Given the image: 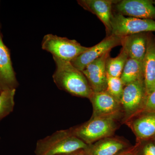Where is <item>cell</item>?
<instances>
[{"label": "cell", "instance_id": "obj_1", "mask_svg": "<svg viewBox=\"0 0 155 155\" xmlns=\"http://www.w3.org/2000/svg\"><path fill=\"white\" fill-rule=\"evenodd\" d=\"M53 59L56 68L53 78L58 88L72 95L90 99L94 92L82 71L71 62Z\"/></svg>", "mask_w": 155, "mask_h": 155}, {"label": "cell", "instance_id": "obj_2", "mask_svg": "<svg viewBox=\"0 0 155 155\" xmlns=\"http://www.w3.org/2000/svg\"><path fill=\"white\" fill-rule=\"evenodd\" d=\"M87 147L70 129L61 130L38 140L35 153V155H64L86 149Z\"/></svg>", "mask_w": 155, "mask_h": 155}, {"label": "cell", "instance_id": "obj_3", "mask_svg": "<svg viewBox=\"0 0 155 155\" xmlns=\"http://www.w3.org/2000/svg\"><path fill=\"white\" fill-rule=\"evenodd\" d=\"M113 117H91L87 122L71 127L72 133L87 145L114 134L117 128Z\"/></svg>", "mask_w": 155, "mask_h": 155}, {"label": "cell", "instance_id": "obj_4", "mask_svg": "<svg viewBox=\"0 0 155 155\" xmlns=\"http://www.w3.org/2000/svg\"><path fill=\"white\" fill-rule=\"evenodd\" d=\"M41 48L43 50L51 53L53 58L70 62L89 48L81 45L75 40L51 34L44 37Z\"/></svg>", "mask_w": 155, "mask_h": 155}, {"label": "cell", "instance_id": "obj_5", "mask_svg": "<svg viewBox=\"0 0 155 155\" xmlns=\"http://www.w3.org/2000/svg\"><path fill=\"white\" fill-rule=\"evenodd\" d=\"M147 95L144 80L137 81L125 86L120 102L124 122H127L141 113Z\"/></svg>", "mask_w": 155, "mask_h": 155}, {"label": "cell", "instance_id": "obj_6", "mask_svg": "<svg viewBox=\"0 0 155 155\" xmlns=\"http://www.w3.org/2000/svg\"><path fill=\"white\" fill-rule=\"evenodd\" d=\"M111 35L123 37L143 32L155 31V20L126 17L121 14H113Z\"/></svg>", "mask_w": 155, "mask_h": 155}, {"label": "cell", "instance_id": "obj_7", "mask_svg": "<svg viewBox=\"0 0 155 155\" xmlns=\"http://www.w3.org/2000/svg\"><path fill=\"white\" fill-rule=\"evenodd\" d=\"M122 37L114 35L107 36L97 44L92 47L71 62L72 65L78 70L82 71L85 67L92 62L110 52L113 48L122 45Z\"/></svg>", "mask_w": 155, "mask_h": 155}, {"label": "cell", "instance_id": "obj_8", "mask_svg": "<svg viewBox=\"0 0 155 155\" xmlns=\"http://www.w3.org/2000/svg\"><path fill=\"white\" fill-rule=\"evenodd\" d=\"M117 14L129 17L155 19V6L150 0H123L115 4Z\"/></svg>", "mask_w": 155, "mask_h": 155}, {"label": "cell", "instance_id": "obj_9", "mask_svg": "<svg viewBox=\"0 0 155 155\" xmlns=\"http://www.w3.org/2000/svg\"><path fill=\"white\" fill-rule=\"evenodd\" d=\"M110 56V52L106 53L89 64L82 71L94 93L104 91L107 90L106 64Z\"/></svg>", "mask_w": 155, "mask_h": 155}, {"label": "cell", "instance_id": "obj_10", "mask_svg": "<svg viewBox=\"0 0 155 155\" xmlns=\"http://www.w3.org/2000/svg\"><path fill=\"white\" fill-rule=\"evenodd\" d=\"M89 100L93 107L91 117L117 119L122 111L121 104L106 91L94 93Z\"/></svg>", "mask_w": 155, "mask_h": 155}, {"label": "cell", "instance_id": "obj_11", "mask_svg": "<svg viewBox=\"0 0 155 155\" xmlns=\"http://www.w3.org/2000/svg\"><path fill=\"white\" fill-rule=\"evenodd\" d=\"M119 1L114 0H79L77 2L84 10L91 12L103 22L106 28L107 36L111 35L113 5Z\"/></svg>", "mask_w": 155, "mask_h": 155}, {"label": "cell", "instance_id": "obj_12", "mask_svg": "<svg viewBox=\"0 0 155 155\" xmlns=\"http://www.w3.org/2000/svg\"><path fill=\"white\" fill-rule=\"evenodd\" d=\"M132 147L121 138L111 136L88 145L84 150L88 155H119Z\"/></svg>", "mask_w": 155, "mask_h": 155}, {"label": "cell", "instance_id": "obj_13", "mask_svg": "<svg viewBox=\"0 0 155 155\" xmlns=\"http://www.w3.org/2000/svg\"><path fill=\"white\" fill-rule=\"evenodd\" d=\"M18 85L10 52L0 34V86L3 91L16 89Z\"/></svg>", "mask_w": 155, "mask_h": 155}, {"label": "cell", "instance_id": "obj_14", "mask_svg": "<svg viewBox=\"0 0 155 155\" xmlns=\"http://www.w3.org/2000/svg\"><path fill=\"white\" fill-rule=\"evenodd\" d=\"M143 64L144 82L147 95L155 90V37L151 33H148Z\"/></svg>", "mask_w": 155, "mask_h": 155}, {"label": "cell", "instance_id": "obj_15", "mask_svg": "<svg viewBox=\"0 0 155 155\" xmlns=\"http://www.w3.org/2000/svg\"><path fill=\"white\" fill-rule=\"evenodd\" d=\"M148 33H140L122 37V46L127 50L129 58L143 62L146 54Z\"/></svg>", "mask_w": 155, "mask_h": 155}, {"label": "cell", "instance_id": "obj_16", "mask_svg": "<svg viewBox=\"0 0 155 155\" xmlns=\"http://www.w3.org/2000/svg\"><path fill=\"white\" fill-rule=\"evenodd\" d=\"M129 125L139 140L155 137V114L145 113L131 121Z\"/></svg>", "mask_w": 155, "mask_h": 155}, {"label": "cell", "instance_id": "obj_17", "mask_svg": "<svg viewBox=\"0 0 155 155\" xmlns=\"http://www.w3.org/2000/svg\"><path fill=\"white\" fill-rule=\"evenodd\" d=\"M120 78L124 86L137 81L144 80L143 62L128 58Z\"/></svg>", "mask_w": 155, "mask_h": 155}, {"label": "cell", "instance_id": "obj_18", "mask_svg": "<svg viewBox=\"0 0 155 155\" xmlns=\"http://www.w3.org/2000/svg\"><path fill=\"white\" fill-rule=\"evenodd\" d=\"M129 58L127 50L122 46L121 51L116 58L109 57L106 61L107 75L112 77L120 78L127 60Z\"/></svg>", "mask_w": 155, "mask_h": 155}, {"label": "cell", "instance_id": "obj_19", "mask_svg": "<svg viewBox=\"0 0 155 155\" xmlns=\"http://www.w3.org/2000/svg\"><path fill=\"white\" fill-rule=\"evenodd\" d=\"M16 89L3 90L0 94V121L14 110Z\"/></svg>", "mask_w": 155, "mask_h": 155}, {"label": "cell", "instance_id": "obj_20", "mask_svg": "<svg viewBox=\"0 0 155 155\" xmlns=\"http://www.w3.org/2000/svg\"><path fill=\"white\" fill-rule=\"evenodd\" d=\"M124 87L120 78L112 77L107 75V88L106 91L120 103Z\"/></svg>", "mask_w": 155, "mask_h": 155}, {"label": "cell", "instance_id": "obj_21", "mask_svg": "<svg viewBox=\"0 0 155 155\" xmlns=\"http://www.w3.org/2000/svg\"><path fill=\"white\" fill-rule=\"evenodd\" d=\"M141 112L155 114V90L147 95Z\"/></svg>", "mask_w": 155, "mask_h": 155}, {"label": "cell", "instance_id": "obj_22", "mask_svg": "<svg viewBox=\"0 0 155 155\" xmlns=\"http://www.w3.org/2000/svg\"><path fill=\"white\" fill-rule=\"evenodd\" d=\"M135 155H155L154 143H147L140 147L137 145Z\"/></svg>", "mask_w": 155, "mask_h": 155}, {"label": "cell", "instance_id": "obj_23", "mask_svg": "<svg viewBox=\"0 0 155 155\" xmlns=\"http://www.w3.org/2000/svg\"><path fill=\"white\" fill-rule=\"evenodd\" d=\"M137 146L132 147L130 149L119 155H135Z\"/></svg>", "mask_w": 155, "mask_h": 155}, {"label": "cell", "instance_id": "obj_24", "mask_svg": "<svg viewBox=\"0 0 155 155\" xmlns=\"http://www.w3.org/2000/svg\"><path fill=\"white\" fill-rule=\"evenodd\" d=\"M64 155H88L84 150H79L74 152Z\"/></svg>", "mask_w": 155, "mask_h": 155}, {"label": "cell", "instance_id": "obj_25", "mask_svg": "<svg viewBox=\"0 0 155 155\" xmlns=\"http://www.w3.org/2000/svg\"><path fill=\"white\" fill-rule=\"evenodd\" d=\"M2 88H1V86H0V94L1 93V92H2Z\"/></svg>", "mask_w": 155, "mask_h": 155}, {"label": "cell", "instance_id": "obj_26", "mask_svg": "<svg viewBox=\"0 0 155 155\" xmlns=\"http://www.w3.org/2000/svg\"><path fill=\"white\" fill-rule=\"evenodd\" d=\"M153 4H154L155 5V1H153Z\"/></svg>", "mask_w": 155, "mask_h": 155}, {"label": "cell", "instance_id": "obj_27", "mask_svg": "<svg viewBox=\"0 0 155 155\" xmlns=\"http://www.w3.org/2000/svg\"><path fill=\"white\" fill-rule=\"evenodd\" d=\"M154 143H155V142H154Z\"/></svg>", "mask_w": 155, "mask_h": 155}, {"label": "cell", "instance_id": "obj_28", "mask_svg": "<svg viewBox=\"0 0 155 155\" xmlns=\"http://www.w3.org/2000/svg\"><path fill=\"white\" fill-rule=\"evenodd\" d=\"M0 139H1V137H0Z\"/></svg>", "mask_w": 155, "mask_h": 155}]
</instances>
